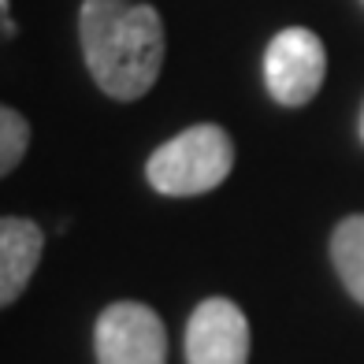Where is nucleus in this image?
Instances as JSON below:
<instances>
[{
	"label": "nucleus",
	"mask_w": 364,
	"mask_h": 364,
	"mask_svg": "<svg viewBox=\"0 0 364 364\" xmlns=\"http://www.w3.org/2000/svg\"><path fill=\"white\" fill-rule=\"evenodd\" d=\"M78 41L93 82L112 101H138L164 68V19L138 0H82Z\"/></svg>",
	"instance_id": "nucleus-1"
},
{
	"label": "nucleus",
	"mask_w": 364,
	"mask_h": 364,
	"mask_svg": "<svg viewBox=\"0 0 364 364\" xmlns=\"http://www.w3.org/2000/svg\"><path fill=\"white\" fill-rule=\"evenodd\" d=\"M235 168V141L216 123H197L153 149L145 164L149 186L164 197L212 193Z\"/></svg>",
	"instance_id": "nucleus-2"
},
{
	"label": "nucleus",
	"mask_w": 364,
	"mask_h": 364,
	"mask_svg": "<svg viewBox=\"0 0 364 364\" xmlns=\"http://www.w3.org/2000/svg\"><path fill=\"white\" fill-rule=\"evenodd\" d=\"M327 75L323 41L305 26H287L264 53V82L283 108H301L320 93Z\"/></svg>",
	"instance_id": "nucleus-3"
},
{
	"label": "nucleus",
	"mask_w": 364,
	"mask_h": 364,
	"mask_svg": "<svg viewBox=\"0 0 364 364\" xmlns=\"http://www.w3.org/2000/svg\"><path fill=\"white\" fill-rule=\"evenodd\" d=\"M97 364H168L164 320L141 301H115L93 323Z\"/></svg>",
	"instance_id": "nucleus-4"
},
{
	"label": "nucleus",
	"mask_w": 364,
	"mask_h": 364,
	"mask_svg": "<svg viewBox=\"0 0 364 364\" xmlns=\"http://www.w3.org/2000/svg\"><path fill=\"white\" fill-rule=\"evenodd\" d=\"M250 320L230 297H205L186 323V364H250Z\"/></svg>",
	"instance_id": "nucleus-5"
},
{
	"label": "nucleus",
	"mask_w": 364,
	"mask_h": 364,
	"mask_svg": "<svg viewBox=\"0 0 364 364\" xmlns=\"http://www.w3.org/2000/svg\"><path fill=\"white\" fill-rule=\"evenodd\" d=\"M45 250V230L34 220L0 216V309L19 301Z\"/></svg>",
	"instance_id": "nucleus-6"
},
{
	"label": "nucleus",
	"mask_w": 364,
	"mask_h": 364,
	"mask_svg": "<svg viewBox=\"0 0 364 364\" xmlns=\"http://www.w3.org/2000/svg\"><path fill=\"white\" fill-rule=\"evenodd\" d=\"M331 260L335 272L357 301L364 305V216H346L331 235Z\"/></svg>",
	"instance_id": "nucleus-7"
},
{
	"label": "nucleus",
	"mask_w": 364,
	"mask_h": 364,
	"mask_svg": "<svg viewBox=\"0 0 364 364\" xmlns=\"http://www.w3.org/2000/svg\"><path fill=\"white\" fill-rule=\"evenodd\" d=\"M26 145H30V123L15 108L0 105V178L23 164Z\"/></svg>",
	"instance_id": "nucleus-8"
},
{
	"label": "nucleus",
	"mask_w": 364,
	"mask_h": 364,
	"mask_svg": "<svg viewBox=\"0 0 364 364\" xmlns=\"http://www.w3.org/2000/svg\"><path fill=\"white\" fill-rule=\"evenodd\" d=\"M15 23H11V0H0V38H11Z\"/></svg>",
	"instance_id": "nucleus-9"
},
{
	"label": "nucleus",
	"mask_w": 364,
	"mask_h": 364,
	"mask_svg": "<svg viewBox=\"0 0 364 364\" xmlns=\"http://www.w3.org/2000/svg\"><path fill=\"white\" fill-rule=\"evenodd\" d=\"M360 138H364V108H360Z\"/></svg>",
	"instance_id": "nucleus-10"
}]
</instances>
